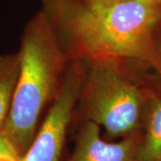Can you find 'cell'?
<instances>
[{
	"instance_id": "6da1fadb",
	"label": "cell",
	"mask_w": 161,
	"mask_h": 161,
	"mask_svg": "<svg viewBox=\"0 0 161 161\" xmlns=\"http://www.w3.org/2000/svg\"><path fill=\"white\" fill-rule=\"evenodd\" d=\"M19 53L20 75L11 108L0 132L21 160L34 141L42 111L60 88L63 55L58 39L42 15L25 28Z\"/></svg>"
},
{
	"instance_id": "7a4b0ae2",
	"label": "cell",
	"mask_w": 161,
	"mask_h": 161,
	"mask_svg": "<svg viewBox=\"0 0 161 161\" xmlns=\"http://www.w3.org/2000/svg\"><path fill=\"white\" fill-rule=\"evenodd\" d=\"M152 0L92 1L72 23L76 42L94 58H148L155 22Z\"/></svg>"
},
{
	"instance_id": "3957f363",
	"label": "cell",
	"mask_w": 161,
	"mask_h": 161,
	"mask_svg": "<svg viewBox=\"0 0 161 161\" xmlns=\"http://www.w3.org/2000/svg\"><path fill=\"white\" fill-rule=\"evenodd\" d=\"M86 76L82 106L86 121L102 125L109 139L142 134L143 96L108 58H95Z\"/></svg>"
},
{
	"instance_id": "277c9868",
	"label": "cell",
	"mask_w": 161,
	"mask_h": 161,
	"mask_svg": "<svg viewBox=\"0 0 161 161\" xmlns=\"http://www.w3.org/2000/svg\"><path fill=\"white\" fill-rule=\"evenodd\" d=\"M83 80L81 70L72 66L64 78L31 148L20 161H59L73 109L80 97Z\"/></svg>"
},
{
	"instance_id": "5b68a950",
	"label": "cell",
	"mask_w": 161,
	"mask_h": 161,
	"mask_svg": "<svg viewBox=\"0 0 161 161\" xmlns=\"http://www.w3.org/2000/svg\"><path fill=\"white\" fill-rule=\"evenodd\" d=\"M142 134L124 138L118 142L100 138L99 125L86 121L77 135L75 148L68 161H136L135 153Z\"/></svg>"
},
{
	"instance_id": "8992f818",
	"label": "cell",
	"mask_w": 161,
	"mask_h": 161,
	"mask_svg": "<svg viewBox=\"0 0 161 161\" xmlns=\"http://www.w3.org/2000/svg\"><path fill=\"white\" fill-rule=\"evenodd\" d=\"M21 69L20 53L0 55V131L5 125Z\"/></svg>"
},
{
	"instance_id": "52a82bcc",
	"label": "cell",
	"mask_w": 161,
	"mask_h": 161,
	"mask_svg": "<svg viewBox=\"0 0 161 161\" xmlns=\"http://www.w3.org/2000/svg\"><path fill=\"white\" fill-rule=\"evenodd\" d=\"M136 161H161V100L150 109L139 142Z\"/></svg>"
},
{
	"instance_id": "ba28073f",
	"label": "cell",
	"mask_w": 161,
	"mask_h": 161,
	"mask_svg": "<svg viewBox=\"0 0 161 161\" xmlns=\"http://www.w3.org/2000/svg\"><path fill=\"white\" fill-rule=\"evenodd\" d=\"M0 158H12L20 160L11 143L8 142V140L1 132H0Z\"/></svg>"
},
{
	"instance_id": "9c48e42d",
	"label": "cell",
	"mask_w": 161,
	"mask_h": 161,
	"mask_svg": "<svg viewBox=\"0 0 161 161\" xmlns=\"http://www.w3.org/2000/svg\"><path fill=\"white\" fill-rule=\"evenodd\" d=\"M0 161H20L15 158H0Z\"/></svg>"
},
{
	"instance_id": "30bf717a",
	"label": "cell",
	"mask_w": 161,
	"mask_h": 161,
	"mask_svg": "<svg viewBox=\"0 0 161 161\" xmlns=\"http://www.w3.org/2000/svg\"><path fill=\"white\" fill-rule=\"evenodd\" d=\"M92 1H99V2H108V1H114V0H92ZM152 1H157V0H152Z\"/></svg>"
}]
</instances>
